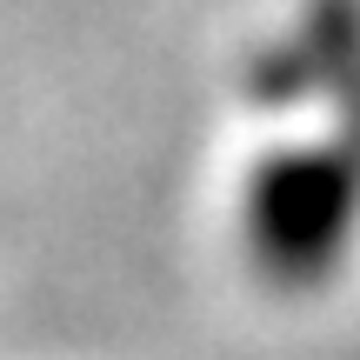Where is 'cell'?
I'll return each mask as SVG.
<instances>
[{
    "instance_id": "1",
    "label": "cell",
    "mask_w": 360,
    "mask_h": 360,
    "mask_svg": "<svg viewBox=\"0 0 360 360\" xmlns=\"http://www.w3.org/2000/svg\"><path fill=\"white\" fill-rule=\"evenodd\" d=\"M260 114H287L240 180V254L281 294L327 287L360 247V0H307L254 67Z\"/></svg>"
}]
</instances>
